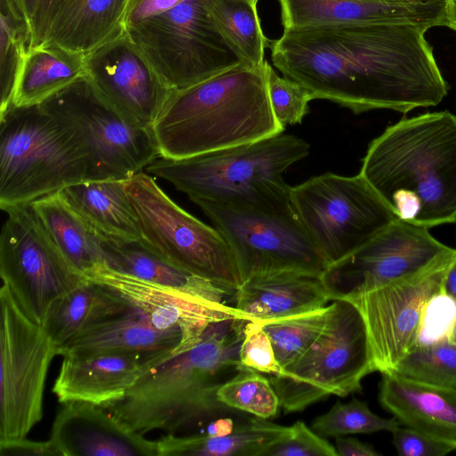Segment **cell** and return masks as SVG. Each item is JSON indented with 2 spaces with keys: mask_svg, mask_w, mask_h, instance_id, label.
Masks as SVG:
<instances>
[{
  "mask_svg": "<svg viewBox=\"0 0 456 456\" xmlns=\"http://www.w3.org/2000/svg\"><path fill=\"white\" fill-rule=\"evenodd\" d=\"M429 28L377 23L283 29L269 48L273 66L313 100H328L355 114L376 109L407 113L436 106L448 93L425 38Z\"/></svg>",
  "mask_w": 456,
  "mask_h": 456,
  "instance_id": "1",
  "label": "cell"
},
{
  "mask_svg": "<svg viewBox=\"0 0 456 456\" xmlns=\"http://www.w3.org/2000/svg\"><path fill=\"white\" fill-rule=\"evenodd\" d=\"M246 322L232 318L210 324L195 346L150 368L122 398L102 407L142 436L153 430L190 435L217 418L237 415L217 391L242 366Z\"/></svg>",
  "mask_w": 456,
  "mask_h": 456,
  "instance_id": "2",
  "label": "cell"
},
{
  "mask_svg": "<svg viewBox=\"0 0 456 456\" xmlns=\"http://www.w3.org/2000/svg\"><path fill=\"white\" fill-rule=\"evenodd\" d=\"M360 174L395 218L425 228L456 222V116L425 113L388 126Z\"/></svg>",
  "mask_w": 456,
  "mask_h": 456,
  "instance_id": "3",
  "label": "cell"
},
{
  "mask_svg": "<svg viewBox=\"0 0 456 456\" xmlns=\"http://www.w3.org/2000/svg\"><path fill=\"white\" fill-rule=\"evenodd\" d=\"M269 65L240 63L172 90L152 125L160 157L184 159L281 134L269 99Z\"/></svg>",
  "mask_w": 456,
  "mask_h": 456,
  "instance_id": "4",
  "label": "cell"
},
{
  "mask_svg": "<svg viewBox=\"0 0 456 456\" xmlns=\"http://www.w3.org/2000/svg\"><path fill=\"white\" fill-rule=\"evenodd\" d=\"M310 145L283 133L189 158L159 157L146 172L172 183L191 201L208 200L295 214L283 173L305 158Z\"/></svg>",
  "mask_w": 456,
  "mask_h": 456,
  "instance_id": "5",
  "label": "cell"
},
{
  "mask_svg": "<svg viewBox=\"0 0 456 456\" xmlns=\"http://www.w3.org/2000/svg\"><path fill=\"white\" fill-rule=\"evenodd\" d=\"M90 156L77 126L41 103L0 114V208L31 204L88 180Z\"/></svg>",
  "mask_w": 456,
  "mask_h": 456,
  "instance_id": "6",
  "label": "cell"
},
{
  "mask_svg": "<svg viewBox=\"0 0 456 456\" xmlns=\"http://www.w3.org/2000/svg\"><path fill=\"white\" fill-rule=\"evenodd\" d=\"M373 371L361 311L350 300L336 299L315 340L295 362L269 379L281 407L294 412L330 395L344 397L361 391L362 380Z\"/></svg>",
  "mask_w": 456,
  "mask_h": 456,
  "instance_id": "7",
  "label": "cell"
},
{
  "mask_svg": "<svg viewBox=\"0 0 456 456\" xmlns=\"http://www.w3.org/2000/svg\"><path fill=\"white\" fill-rule=\"evenodd\" d=\"M142 239L158 255L191 275L235 293L241 284L232 250L210 227L174 202L148 173L125 180Z\"/></svg>",
  "mask_w": 456,
  "mask_h": 456,
  "instance_id": "8",
  "label": "cell"
},
{
  "mask_svg": "<svg viewBox=\"0 0 456 456\" xmlns=\"http://www.w3.org/2000/svg\"><path fill=\"white\" fill-rule=\"evenodd\" d=\"M290 200L329 265L364 246L396 219L360 173L313 176L291 187Z\"/></svg>",
  "mask_w": 456,
  "mask_h": 456,
  "instance_id": "9",
  "label": "cell"
},
{
  "mask_svg": "<svg viewBox=\"0 0 456 456\" xmlns=\"http://www.w3.org/2000/svg\"><path fill=\"white\" fill-rule=\"evenodd\" d=\"M228 243L241 283L256 276L299 273L322 276L329 265L296 214L195 200Z\"/></svg>",
  "mask_w": 456,
  "mask_h": 456,
  "instance_id": "10",
  "label": "cell"
},
{
  "mask_svg": "<svg viewBox=\"0 0 456 456\" xmlns=\"http://www.w3.org/2000/svg\"><path fill=\"white\" fill-rule=\"evenodd\" d=\"M126 33L173 90L241 63L215 27L205 0H184Z\"/></svg>",
  "mask_w": 456,
  "mask_h": 456,
  "instance_id": "11",
  "label": "cell"
},
{
  "mask_svg": "<svg viewBox=\"0 0 456 456\" xmlns=\"http://www.w3.org/2000/svg\"><path fill=\"white\" fill-rule=\"evenodd\" d=\"M57 346L23 311L10 288L0 289V443L27 437L43 418L48 369Z\"/></svg>",
  "mask_w": 456,
  "mask_h": 456,
  "instance_id": "12",
  "label": "cell"
},
{
  "mask_svg": "<svg viewBox=\"0 0 456 456\" xmlns=\"http://www.w3.org/2000/svg\"><path fill=\"white\" fill-rule=\"evenodd\" d=\"M0 235V276L23 311L42 325L55 301L87 278L53 242L31 204L9 208Z\"/></svg>",
  "mask_w": 456,
  "mask_h": 456,
  "instance_id": "13",
  "label": "cell"
},
{
  "mask_svg": "<svg viewBox=\"0 0 456 456\" xmlns=\"http://www.w3.org/2000/svg\"><path fill=\"white\" fill-rule=\"evenodd\" d=\"M43 103L78 128L90 156L87 181L126 180L160 157L152 127L137 124L112 108L86 77Z\"/></svg>",
  "mask_w": 456,
  "mask_h": 456,
  "instance_id": "14",
  "label": "cell"
},
{
  "mask_svg": "<svg viewBox=\"0 0 456 456\" xmlns=\"http://www.w3.org/2000/svg\"><path fill=\"white\" fill-rule=\"evenodd\" d=\"M454 250L428 228L396 218L364 246L329 265L321 279L331 301L350 299L418 273Z\"/></svg>",
  "mask_w": 456,
  "mask_h": 456,
  "instance_id": "15",
  "label": "cell"
},
{
  "mask_svg": "<svg viewBox=\"0 0 456 456\" xmlns=\"http://www.w3.org/2000/svg\"><path fill=\"white\" fill-rule=\"evenodd\" d=\"M453 253L418 273L347 299L364 319L376 371L389 373L416 346L423 307L443 290Z\"/></svg>",
  "mask_w": 456,
  "mask_h": 456,
  "instance_id": "16",
  "label": "cell"
},
{
  "mask_svg": "<svg viewBox=\"0 0 456 456\" xmlns=\"http://www.w3.org/2000/svg\"><path fill=\"white\" fill-rule=\"evenodd\" d=\"M86 79L132 121L152 127L171 89L125 32L86 54Z\"/></svg>",
  "mask_w": 456,
  "mask_h": 456,
  "instance_id": "17",
  "label": "cell"
},
{
  "mask_svg": "<svg viewBox=\"0 0 456 456\" xmlns=\"http://www.w3.org/2000/svg\"><path fill=\"white\" fill-rule=\"evenodd\" d=\"M86 277L120 296L129 305L144 313L158 330H179L176 354L191 348L207 328L227 319L246 320L234 306L215 302L190 292L146 281L109 268L102 264Z\"/></svg>",
  "mask_w": 456,
  "mask_h": 456,
  "instance_id": "18",
  "label": "cell"
},
{
  "mask_svg": "<svg viewBox=\"0 0 456 456\" xmlns=\"http://www.w3.org/2000/svg\"><path fill=\"white\" fill-rule=\"evenodd\" d=\"M283 29L313 27L413 23L446 26V0L383 2L375 0H277Z\"/></svg>",
  "mask_w": 456,
  "mask_h": 456,
  "instance_id": "19",
  "label": "cell"
},
{
  "mask_svg": "<svg viewBox=\"0 0 456 456\" xmlns=\"http://www.w3.org/2000/svg\"><path fill=\"white\" fill-rule=\"evenodd\" d=\"M63 404L49 438L57 456H158L156 441L131 431L103 407Z\"/></svg>",
  "mask_w": 456,
  "mask_h": 456,
  "instance_id": "20",
  "label": "cell"
},
{
  "mask_svg": "<svg viewBox=\"0 0 456 456\" xmlns=\"http://www.w3.org/2000/svg\"><path fill=\"white\" fill-rule=\"evenodd\" d=\"M181 339L179 330H158L144 313L130 306L85 327L57 347V355L133 354L159 364L176 354Z\"/></svg>",
  "mask_w": 456,
  "mask_h": 456,
  "instance_id": "21",
  "label": "cell"
},
{
  "mask_svg": "<svg viewBox=\"0 0 456 456\" xmlns=\"http://www.w3.org/2000/svg\"><path fill=\"white\" fill-rule=\"evenodd\" d=\"M156 365L133 354L66 356L53 393L61 403L84 402L104 406L122 398L141 374Z\"/></svg>",
  "mask_w": 456,
  "mask_h": 456,
  "instance_id": "22",
  "label": "cell"
},
{
  "mask_svg": "<svg viewBox=\"0 0 456 456\" xmlns=\"http://www.w3.org/2000/svg\"><path fill=\"white\" fill-rule=\"evenodd\" d=\"M379 403L403 426L456 450V388L426 385L383 373Z\"/></svg>",
  "mask_w": 456,
  "mask_h": 456,
  "instance_id": "23",
  "label": "cell"
},
{
  "mask_svg": "<svg viewBox=\"0 0 456 456\" xmlns=\"http://www.w3.org/2000/svg\"><path fill=\"white\" fill-rule=\"evenodd\" d=\"M234 296V307L248 321L257 322L314 310L331 300L320 276L299 273L252 277Z\"/></svg>",
  "mask_w": 456,
  "mask_h": 456,
  "instance_id": "24",
  "label": "cell"
},
{
  "mask_svg": "<svg viewBox=\"0 0 456 456\" xmlns=\"http://www.w3.org/2000/svg\"><path fill=\"white\" fill-rule=\"evenodd\" d=\"M98 236L104 264L114 271L182 289L215 302L224 303L225 297L232 293L171 265L151 249L142 239H119L101 233Z\"/></svg>",
  "mask_w": 456,
  "mask_h": 456,
  "instance_id": "25",
  "label": "cell"
},
{
  "mask_svg": "<svg viewBox=\"0 0 456 456\" xmlns=\"http://www.w3.org/2000/svg\"><path fill=\"white\" fill-rule=\"evenodd\" d=\"M128 0H72L54 19L42 45L87 54L126 32Z\"/></svg>",
  "mask_w": 456,
  "mask_h": 456,
  "instance_id": "26",
  "label": "cell"
},
{
  "mask_svg": "<svg viewBox=\"0 0 456 456\" xmlns=\"http://www.w3.org/2000/svg\"><path fill=\"white\" fill-rule=\"evenodd\" d=\"M60 193L98 233L119 239H142L125 180L83 181L65 187Z\"/></svg>",
  "mask_w": 456,
  "mask_h": 456,
  "instance_id": "27",
  "label": "cell"
},
{
  "mask_svg": "<svg viewBox=\"0 0 456 456\" xmlns=\"http://www.w3.org/2000/svg\"><path fill=\"white\" fill-rule=\"evenodd\" d=\"M289 427L253 416L225 436L165 435L157 440L158 456H264Z\"/></svg>",
  "mask_w": 456,
  "mask_h": 456,
  "instance_id": "28",
  "label": "cell"
},
{
  "mask_svg": "<svg viewBox=\"0 0 456 456\" xmlns=\"http://www.w3.org/2000/svg\"><path fill=\"white\" fill-rule=\"evenodd\" d=\"M86 54L46 45L28 50L18 78L12 104H41L86 77Z\"/></svg>",
  "mask_w": 456,
  "mask_h": 456,
  "instance_id": "29",
  "label": "cell"
},
{
  "mask_svg": "<svg viewBox=\"0 0 456 456\" xmlns=\"http://www.w3.org/2000/svg\"><path fill=\"white\" fill-rule=\"evenodd\" d=\"M48 234L69 262L85 276L104 264L99 236L60 191L31 203Z\"/></svg>",
  "mask_w": 456,
  "mask_h": 456,
  "instance_id": "30",
  "label": "cell"
},
{
  "mask_svg": "<svg viewBox=\"0 0 456 456\" xmlns=\"http://www.w3.org/2000/svg\"><path fill=\"white\" fill-rule=\"evenodd\" d=\"M130 306L117 293L86 279L53 303L42 327L58 347L89 324Z\"/></svg>",
  "mask_w": 456,
  "mask_h": 456,
  "instance_id": "31",
  "label": "cell"
},
{
  "mask_svg": "<svg viewBox=\"0 0 456 456\" xmlns=\"http://www.w3.org/2000/svg\"><path fill=\"white\" fill-rule=\"evenodd\" d=\"M217 31L242 64L263 63L270 39L264 34L257 5L248 0H205Z\"/></svg>",
  "mask_w": 456,
  "mask_h": 456,
  "instance_id": "32",
  "label": "cell"
},
{
  "mask_svg": "<svg viewBox=\"0 0 456 456\" xmlns=\"http://www.w3.org/2000/svg\"><path fill=\"white\" fill-rule=\"evenodd\" d=\"M29 45V28L15 0H0V114L12 104Z\"/></svg>",
  "mask_w": 456,
  "mask_h": 456,
  "instance_id": "33",
  "label": "cell"
},
{
  "mask_svg": "<svg viewBox=\"0 0 456 456\" xmlns=\"http://www.w3.org/2000/svg\"><path fill=\"white\" fill-rule=\"evenodd\" d=\"M330 305L259 322L269 337L281 370L295 362L322 330Z\"/></svg>",
  "mask_w": 456,
  "mask_h": 456,
  "instance_id": "34",
  "label": "cell"
},
{
  "mask_svg": "<svg viewBox=\"0 0 456 456\" xmlns=\"http://www.w3.org/2000/svg\"><path fill=\"white\" fill-rule=\"evenodd\" d=\"M389 373L426 385L456 388V330L444 341L415 347Z\"/></svg>",
  "mask_w": 456,
  "mask_h": 456,
  "instance_id": "35",
  "label": "cell"
},
{
  "mask_svg": "<svg viewBox=\"0 0 456 456\" xmlns=\"http://www.w3.org/2000/svg\"><path fill=\"white\" fill-rule=\"evenodd\" d=\"M217 397L233 410L266 419L274 417L281 407L270 379L244 366L220 387Z\"/></svg>",
  "mask_w": 456,
  "mask_h": 456,
  "instance_id": "36",
  "label": "cell"
},
{
  "mask_svg": "<svg viewBox=\"0 0 456 456\" xmlns=\"http://www.w3.org/2000/svg\"><path fill=\"white\" fill-rule=\"evenodd\" d=\"M400 425L396 418L379 417L370 411L366 402L353 398L346 403L338 400L327 412L314 420L312 428L323 437H337L351 434L392 432Z\"/></svg>",
  "mask_w": 456,
  "mask_h": 456,
  "instance_id": "37",
  "label": "cell"
},
{
  "mask_svg": "<svg viewBox=\"0 0 456 456\" xmlns=\"http://www.w3.org/2000/svg\"><path fill=\"white\" fill-rule=\"evenodd\" d=\"M267 82L270 103L278 122L284 127L300 124L313 100L307 89L293 79L279 76L271 65Z\"/></svg>",
  "mask_w": 456,
  "mask_h": 456,
  "instance_id": "38",
  "label": "cell"
},
{
  "mask_svg": "<svg viewBox=\"0 0 456 456\" xmlns=\"http://www.w3.org/2000/svg\"><path fill=\"white\" fill-rule=\"evenodd\" d=\"M455 330L456 300L441 290L434 294L423 307L415 347L444 341Z\"/></svg>",
  "mask_w": 456,
  "mask_h": 456,
  "instance_id": "39",
  "label": "cell"
},
{
  "mask_svg": "<svg viewBox=\"0 0 456 456\" xmlns=\"http://www.w3.org/2000/svg\"><path fill=\"white\" fill-rule=\"evenodd\" d=\"M264 456H338L326 437L318 435L305 422L297 421L273 443Z\"/></svg>",
  "mask_w": 456,
  "mask_h": 456,
  "instance_id": "40",
  "label": "cell"
},
{
  "mask_svg": "<svg viewBox=\"0 0 456 456\" xmlns=\"http://www.w3.org/2000/svg\"><path fill=\"white\" fill-rule=\"evenodd\" d=\"M239 356L242 366L261 373L275 375L281 371L272 342L257 322L247 321Z\"/></svg>",
  "mask_w": 456,
  "mask_h": 456,
  "instance_id": "41",
  "label": "cell"
},
{
  "mask_svg": "<svg viewBox=\"0 0 456 456\" xmlns=\"http://www.w3.org/2000/svg\"><path fill=\"white\" fill-rule=\"evenodd\" d=\"M393 444L401 456H444L454 449L414 428L401 425L392 432Z\"/></svg>",
  "mask_w": 456,
  "mask_h": 456,
  "instance_id": "42",
  "label": "cell"
},
{
  "mask_svg": "<svg viewBox=\"0 0 456 456\" xmlns=\"http://www.w3.org/2000/svg\"><path fill=\"white\" fill-rule=\"evenodd\" d=\"M72 0H38L30 29V47L42 45L56 16Z\"/></svg>",
  "mask_w": 456,
  "mask_h": 456,
  "instance_id": "43",
  "label": "cell"
},
{
  "mask_svg": "<svg viewBox=\"0 0 456 456\" xmlns=\"http://www.w3.org/2000/svg\"><path fill=\"white\" fill-rule=\"evenodd\" d=\"M184 0H128L125 27L133 26L169 10Z\"/></svg>",
  "mask_w": 456,
  "mask_h": 456,
  "instance_id": "44",
  "label": "cell"
},
{
  "mask_svg": "<svg viewBox=\"0 0 456 456\" xmlns=\"http://www.w3.org/2000/svg\"><path fill=\"white\" fill-rule=\"evenodd\" d=\"M2 456H57L51 442H37L27 437L0 443Z\"/></svg>",
  "mask_w": 456,
  "mask_h": 456,
  "instance_id": "45",
  "label": "cell"
},
{
  "mask_svg": "<svg viewBox=\"0 0 456 456\" xmlns=\"http://www.w3.org/2000/svg\"><path fill=\"white\" fill-rule=\"evenodd\" d=\"M339 456H378L379 453L370 444L346 436L335 437L334 444Z\"/></svg>",
  "mask_w": 456,
  "mask_h": 456,
  "instance_id": "46",
  "label": "cell"
},
{
  "mask_svg": "<svg viewBox=\"0 0 456 456\" xmlns=\"http://www.w3.org/2000/svg\"><path fill=\"white\" fill-rule=\"evenodd\" d=\"M235 426L232 416L220 417L207 425L205 434L217 436L229 435L234 430Z\"/></svg>",
  "mask_w": 456,
  "mask_h": 456,
  "instance_id": "47",
  "label": "cell"
},
{
  "mask_svg": "<svg viewBox=\"0 0 456 456\" xmlns=\"http://www.w3.org/2000/svg\"><path fill=\"white\" fill-rule=\"evenodd\" d=\"M443 291L456 300V250L453 253L444 278Z\"/></svg>",
  "mask_w": 456,
  "mask_h": 456,
  "instance_id": "48",
  "label": "cell"
},
{
  "mask_svg": "<svg viewBox=\"0 0 456 456\" xmlns=\"http://www.w3.org/2000/svg\"><path fill=\"white\" fill-rule=\"evenodd\" d=\"M446 26L456 31V0H446Z\"/></svg>",
  "mask_w": 456,
  "mask_h": 456,
  "instance_id": "49",
  "label": "cell"
},
{
  "mask_svg": "<svg viewBox=\"0 0 456 456\" xmlns=\"http://www.w3.org/2000/svg\"><path fill=\"white\" fill-rule=\"evenodd\" d=\"M375 1H383V2H403V3H407V2H425V1H429V0H375Z\"/></svg>",
  "mask_w": 456,
  "mask_h": 456,
  "instance_id": "50",
  "label": "cell"
},
{
  "mask_svg": "<svg viewBox=\"0 0 456 456\" xmlns=\"http://www.w3.org/2000/svg\"><path fill=\"white\" fill-rule=\"evenodd\" d=\"M248 1L251 2L252 4L257 5L258 0H248Z\"/></svg>",
  "mask_w": 456,
  "mask_h": 456,
  "instance_id": "51",
  "label": "cell"
}]
</instances>
